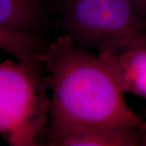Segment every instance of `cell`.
I'll return each mask as SVG.
<instances>
[{
    "label": "cell",
    "mask_w": 146,
    "mask_h": 146,
    "mask_svg": "<svg viewBox=\"0 0 146 146\" xmlns=\"http://www.w3.org/2000/svg\"><path fill=\"white\" fill-rule=\"evenodd\" d=\"M50 97L46 145L84 127H126L146 131V121L131 108L108 65L98 54L60 35L41 54Z\"/></svg>",
    "instance_id": "1"
},
{
    "label": "cell",
    "mask_w": 146,
    "mask_h": 146,
    "mask_svg": "<svg viewBox=\"0 0 146 146\" xmlns=\"http://www.w3.org/2000/svg\"><path fill=\"white\" fill-rule=\"evenodd\" d=\"M50 97L42 66L0 61V136L11 146L46 143Z\"/></svg>",
    "instance_id": "2"
},
{
    "label": "cell",
    "mask_w": 146,
    "mask_h": 146,
    "mask_svg": "<svg viewBox=\"0 0 146 146\" xmlns=\"http://www.w3.org/2000/svg\"><path fill=\"white\" fill-rule=\"evenodd\" d=\"M64 33L97 52L146 45V23L128 0H62Z\"/></svg>",
    "instance_id": "3"
},
{
    "label": "cell",
    "mask_w": 146,
    "mask_h": 146,
    "mask_svg": "<svg viewBox=\"0 0 146 146\" xmlns=\"http://www.w3.org/2000/svg\"><path fill=\"white\" fill-rule=\"evenodd\" d=\"M97 54L108 65L124 94L146 100V45Z\"/></svg>",
    "instance_id": "4"
},
{
    "label": "cell",
    "mask_w": 146,
    "mask_h": 146,
    "mask_svg": "<svg viewBox=\"0 0 146 146\" xmlns=\"http://www.w3.org/2000/svg\"><path fill=\"white\" fill-rule=\"evenodd\" d=\"M55 146L146 145V131L126 127H92L73 130L52 141Z\"/></svg>",
    "instance_id": "5"
},
{
    "label": "cell",
    "mask_w": 146,
    "mask_h": 146,
    "mask_svg": "<svg viewBox=\"0 0 146 146\" xmlns=\"http://www.w3.org/2000/svg\"><path fill=\"white\" fill-rule=\"evenodd\" d=\"M46 20L47 0H0L2 29L40 36Z\"/></svg>",
    "instance_id": "6"
},
{
    "label": "cell",
    "mask_w": 146,
    "mask_h": 146,
    "mask_svg": "<svg viewBox=\"0 0 146 146\" xmlns=\"http://www.w3.org/2000/svg\"><path fill=\"white\" fill-rule=\"evenodd\" d=\"M44 47L40 36L0 28V50L11 54L17 61L42 66L40 56Z\"/></svg>",
    "instance_id": "7"
},
{
    "label": "cell",
    "mask_w": 146,
    "mask_h": 146,
    "mask_svg": "<svg viewBox=\"0 0 146 146\" xmlns=\"http://www.w3.org/2000/svg\"><path fill=\"white\" fill-rule=\"evenodd\" d=\"M146 23V0H128Z\"/></svg>",
    "instance_id": "8"
}]
</instances>
